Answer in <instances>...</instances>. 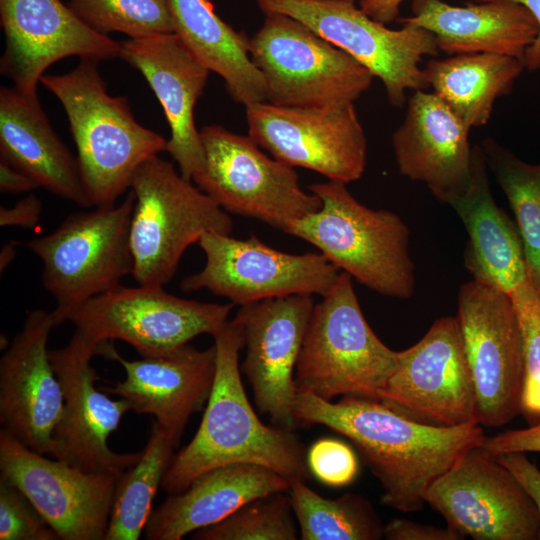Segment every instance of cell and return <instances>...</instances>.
Returning a JSON list of instances; mask_svg holds the SVG:
<instances>
[{"label": "cell", "instance_id": "cell-1", "mask_svg": "<svg viewBox=\"0 0 540 540\" xmlns=\"http://www.w3.org/2000/svg\"><path fill=\"white\" fill-rule=\"evenodd\" d=\"M294 416L298 425H323L349 439L380 482L383 505L401 512L421 510L433 482L485 438L479 424H425L365 397L333 402L298 391Z\"/></svg>", "mask_w": 540, "mask_h": 540}, {"label": "cell", "instance_id": "cell-2", "mask_svg": "<svg viewBox=\"0 0 540 540\" xmlns=\"http://www.w3.org/2000/svg\"><path fill=\"white\" fill-rule=\"evenodd\" d=\"M216 372L200 426L173 459L161 488L186 490L200 475L232 464L266 467L289 481L309 478L305 448L293 430L264 424L253 410L241 379L244 334L234 317L213 337Z\"/></svg>", "mask_w": 540, "mask_h": 540}, {"label": "cell", "instance_id": "cell-3", "mask_svg": "<svg viewBox=\"0 0 540 540\" xmlns=\"http://www.w3.org/2000/svg\"><path fill=\"white\" fill-rule=\"evenodd\" d=\"M98 63L80 59L71 71L40 80L66 113L92 207L116 204L139 166L167 146L163 136L136 120L126 97L108 93Z\"/></svg>", "mask_w": 540, "mask_h": 540}, {"label": "cell", "instance_id": "cell-4", "mask_svg": "<svg viewBox=\"0 0 540 540\" xmlns=\"http://www.w3.org/2000/svg\"><path fill=\"white\" fill-rule=\"evenodd\" d=\"M321 207L296 221L286 233L314 245L340 271L380 295L407 299L415 289L410 231L389 210H373L328 180L309 186Z\"/></svg>", "mask_w": 540, "mask_h": 540}, {"label": "cell", "instance_id": "cell-5", "mask_svg": "<svg viewBox=\"0 0 540 540\" xmlns=\"http://www.w3.org/2000/svg\"><path fill=\"white\" fill-rule=\"evenodd\" d=\"M398 363L366 321L352 277L341 271L314 305L295 370L300 392L332 401L338 396L379 400Z\"/></svg>", "mask_w": 540, "mask_h": 540}, {"label": "cell", "instance_id": "cell-6", "mask_svg": "<svg viewBox=\"0 0 540 540\" xmlns=\"http://www.w3.org/2000/svg\"><path fill=\"white\" fill-rule=\"evenodd\" d=\"M134 205L135 194L129 189L120 204L72 213L52 233L25 243L41 260L42 285L56 301V327L86 301L133 274Z\"/></svg>", "mask_w": 540, "mask_h": 540}, {"label": "cell", "instance_id": "cell-7", "mask_svg": "<svg viewBox=\"0 0 540 540\" xmlns=\"http://www.w3.org/2000/svg\"><path fill=\"white\" fill-rule=\"evenodd\" d=\"M192 182L158 155L134 173L130 243L138 284L164 286L190 245L208 232L231 233L228 212Z\"/></svg>", "mask_w": 540, "mask_h": 540}, {"label": "cell", "instance_id": "cell-8", "mask_svg": "<svg viewBox=\"0 0 540 540\" xmlns=\"http://www.w3.org/2000/svg\"><path fill=\"white\" fill-rule=\"evenodd\" d=\"M250 37L268 102L290 107H337L354 102L374 76L349 54L285 14L267 12Z\"/></svg>", "mask_w": 540, "mask_h": 540}, {"label": "cell", "instance_id": "cell-9", "mask_svg": "<svg viewBox=\"0 0 540 540\" xmlns=\"http://www.w3.org/2000/svg\"><path fill=\"white\" fill-rule=\"evenodd\" d=\"M200 138L205 164L192 181L226 212L286 233L321 207L317 195L302 189L294 168L267 156L249 135L207 125Z\"/></svg>", "mask_w": 540, "mask_h": 540}, {"label": "cell", "instance_id": "cell-10", "mask_svg": "<svg viewBox=\"0 0 540 540\" xmlns=\"http://www.w3.org/2000/svg\"><path fill=\"white\" fill-rule=\"evenodd\" d=\"M264 12L288 15L366 67L384 85L388 101L402 108L407 91L429 86L420 66L423 57L437 56L434 35L419 26L390 29L353 2L332 0H256Z\"/></svg>", "mask_w": 540, "mask_h": 540}, {"label": "cell", "instance_id": "cell-11", "mask_svg": "<svg viewBox=\"0 0 540 540\" xmlns=\"http://www.w3.org/2000/svg\"><path fill=\"white\" fill-rule=\"evenodd\" d=\"M234 304L175 296L160 285L122 284L99 294L68 318L75 329L101 344L121 340L141 358L167 354L193 338L215 336L229 321Z\"/></svg>", "mask_w": 540, "mask_h": 540}, {"label": "cell", "instance_id": "cell-12", "mask_svg": "<svg viewBox=\"0 0 540 540\" xmlns=\"http://www.w3.org/2000/svg\"><path fill=\"white\" fill-rule=\"evenodd\" d=\"M457 318L478 424L506 425L521 412L524 386L522 334L511 295L472 279L459 290Z\"/></svg>", "mask_w": 540, "mask_h": 540}, {"label": "cell", "instance_id": "cell-13", "mask_svg": "<svg viewBox=\"0 0 540 540\" xmlns=\"http://www.w3.org/2000/svg\"><path fill=\"white\" fill-rule=\"evenodd\" d=\"M197 244L205 254V265L185 277L181 289H207L234 305L295 294L324 296L341 272L320 252H282L253 234L237 239L230 234L208 232Z\"/></svg>", "mask_w": 540, "mask_h": 540}, {"label": "cell", "instance_id": "cell-14", "mask_svg": "<svg viewBox=\"0 0 540 540\" xmlns=\"http://www.w3.org/2000/svg\"><path fill=\"white\" fill-rule=\"evenodd\" d=\"M379 400L425 424H478L475 386L457 316L437 319L416 344L398 351L397 367Z\"/></svg>", "mask_w": 540, "mask_h": 540}, {"label": "cell", "instance_id": "cell-15", "mask_svg": "<svg viewBox=\"0 0 540 540\" xmlns=\"http://www.w3.org/2000/svg\"><path fill=\"white\" fill-rule=\"evenodd\" d=\"M248 135L275 159L345 184L360 179L367 139L354 104L290 107L268 101L245 106Z\"/></svg>", "mask_w": 540, "mask_h": 540}, {"label": "cell", "instance_id": "cell-16", "mask_svg": "<svg viewBox=\"0 0 540 540\" xmlns=\"http://www.w3.org/2000/svg\"><path fill=\"white\" fill-rule=\"evenodd\" d=\"M104 343L75 329L65 346L49 350L64 395L50 456L85 472L119 477L139 460L141 452L117 453L108 445L130 406L124 399L113 400L96 388L99 376L91 361L101 355Z\"/></svg>", "mask_w": 540, "mask_h": 540}, {"label": "cell", "instance_id": "cell-17", "mask_svg": "<svg viewBox=\"0 0 540 540\" xmlns=\"http://www.w3.org/2000/svg\"><path fill=\"white\" fill-rule=\"evenodd\" d=\"M426 503L461 537L538 539V509L514 475L481 446L464 453L438 477Z\"/></svg>", "mask_w": 540, "mask_h": 540}, {"label": "cell", "instance_id": "cell-18", "mask_svg": "<svg viewBox=\"0 0 540 540\" xmlns=\"http://www.w3.org/2000/svg\"><path fill=\"white\" fill-rule=\"evenodd\" d=\"M1 479L16 487L62 540H104L118 476L90 473L0 431Z\"/></svg>", "mask_w": 540, "mask_h": 540}, {"label": "cell", "instance_id": "cell-19", "mask_svg": "<svg viewBox=\"0 0 540 540\" xmlns=\"http://www.w3.org/2000/svg\"><path fill=\"white\" fill-rule=\"evenodd\" d=\"M0 22L5 36L0 73L32 98H38L44 72L57 61L120 57L121 42L92 29L61 0H0Z\"/></svg>", "mask_w": 540, "mask_h": 540}, {"label": "cell", "instance_id": "cell-20", "mask_svg": "<svg viewBox=\"0 0 540 540\" xmlns=\"http://www.w3.org/2000/svg\"><path fill=\"white\" fill-rule=\"evenodd\" d=\"M314 305L312 295L295 294L242 305L235 315L246 349L240 369L254 401L273 425L293 431L298 425L294 371Z\"/></svg>", "mask_w": 540, "mask_h": 540}, {"label": "cell", "instance_id": "cell-21", "mask_svg": "<svg viewBox=\"0 0 540 540\" xmlns=\"http://www.w3.org/2000/svg\"><path fill=\"white\" fill-rule=\"evenodd\" d=\"M52 312L34 309L0 359V423L30 449L50 456L64 395L53 369L48 338Z\"/></svg>", "mask_w": 540, "mask_h": 540}, {"label": "cell", "instance_id": "cell-22", "mask_svg": "<svg viewBox=\"0 0 540 540\" xmlns=\"http://www.w3.org/2000/svg\"><path fill=\"white\" fill-rule=\"evenodd\" d=\"M101 355L118 361L123 381L104 392L128 402L130 410L147 414L179 443L190 417L210 396L216 372L215 344L197 349L188 343L161 356L127 360L105 342Z\"/></svg>", "mask_w": 540, "mask_h": 540}, {"label": "cell", "instance_id": "cell-23", "mask_svg": "<svg viewBox=\"0 0 540 540\" xmlns=\"http://www.w3.org/2000/svg\"><path fill=\"white\" fill-rule=\"evenodd\" d=\"M119 58L137 69L154 92L170 128L166 152L178 164L180 173L193 180L205 164L194 108L210 71L176 33L124 40Z\"/></svg>", "mask_w": 540, "mask_h": 540}, {"label": "cell", "instance_id": "cell-24", "mask_svg": "<svg viewBox=\"0 0 540 540\" xmlns=\"http://www.w3.org/2000/svg\"><path fill=\"white\" fill-rule=\"evenodd\" d=\"M406 102L404 119L392 136L398 170L445 202L470 180L471 128L434 92L414 91Z\"/></svg>", "mask_w": 540, "mask_h": 540}, {"label": "cell", "instance_id": "cell-25", "mask_svg": "<svg viewBox=\"0 0 540 540\" xmlns=\"http://www.w3.org/2000/svg\"><path fill=\"white\" fill-rule=\"evenodd\" d=\"M488 169L481 145L473 146L467 186L444 203L468 233L464 263L473 279L511 294L528 276L524 246L517 224L492 196Z\"/></svg>", "mask_w": 540, "mask_h": 540}, {"label": "cell", "instance_id": "cell-26", "mask_svg": "<svg viewBox=\"0 0 540 540\" xmlns=\"http://www.w3.org/2000/svg\"><path fill=\"white\" fill-rule=\"evenodd\" d=\"M397 20L430 31L439 51L449 55L494 53L522 61L539 31L527 8L505 0L464 6L443 0H413L412 16Z\"/></svg>", "mask_w": 540, "mask_h": 540}, {"label": "cell", "instance_id": "cell-27", "mask_svg": "<svg viewBox=\"0 0 540 540\" xmlns=\"http://www.w3.org/2000/svg\"><path fill=\"white\" fill-rule=\"evenodd\" d=\"M0 154L39 187L81 207H92L77 157L51 126L39 98L15 86L0 88Z\"/></svg>", "mask_w": 540, "mask_h": 540}, {"label": "cell", "instance_id": "cell-28", "mask_svg": "<svg viewBox=\"0 0 540 540\" xmlns=\"http://www.w3.org/2000/svg\"><path fill=\"white\" fill-rule=\"evenodd\" d=\"M289 487L287 478L260 465L232 464L212 469L152 511L144 536L148 540H180L222 521L252 500L288 491Z\"/></svg>", "mask_w": 540, "mask_h": 540}, {"label": "cell", "instance_id": "cell-29", "mask_svg": "<svg viewBox=\"0 0 540 540\" xmlns=\"http://www.w3.org/2000/svg\"><path fill=\"white\" fill-rule=\"evenodd\" d=\"M175 32L197 59L225 82L244 106L267 100L265 79L251 59L250 38L215 12L210 0H168Z\"/></svg>", "mask_w": 540, "mask_h": 540}, {"label": "cell", "instance_id": "cell-30", "mask_svg": "<svg viewBox=\"0 0 540 540\" xmlns=\"http://www.w3.org/2000/svg\"><path fill=\"white\" fill-rule=\"evenodd\" d=\"M524 69L515 57L468 53L431 59L423 73L433 92L473 128L488 123L496 100L511 92Z\"/></svg>", "mask_w": 540, "mask_h": 540}, {"label": "cell", "instance_id": "cell-31", "mask_svg": "<svg viewBox=\"0 0 540 540\" xmlns=\"http://www.w3.org/2000/svg\"><path fill=\"white\" fill-rule=\"evenodd\" d=\"M178 442L156 422L139 460L117 479L104 540H138Z\"/></svg>", "mask_w": 540, "mask_h": 540}, {"label": "cell", "instance_id": "cell-32", "mask_svg": "<svg viewBox=\"0 0 540 540\" xmlns=\"http://www.w3.org/2000/svg\"><path fill=\"white\" fill-rule=\"evenodd\" d=\"M302 540H376L383 525L371 504L362 496L346 493L327 499L303 479L290 480L288 490Z\"/></svg>", "mask_w": 540, "mask_h": 540}, {"label": "cell", "instance_id": "cell-33", "mask_svg": "<svg viewBox=\"0 0 540 540\" xmlns=\"http://www.w3.org/2000/svg\"><path fill=\"white\" fill-rule=\"evenodd\" d=\"M481 148L514 212L528 273L540 288V163L523 161L491 138Z\"/></svg>", "mask_w": 540, "mask_h": 540}, {"label": "cell", "instance_id": "cell-34", "mask_svg": "<svg viewBox=\"0 0 540 540\" xmlns=\"http://www.w3.org/2000/svg\"><path fill=\"white\" fill-rule=\"evenodd\" d=\"M288 491L252 500L222 521L193 532L194 540H296Z\"/></svg>", "mask_w": 540, "mask_h": 540}, {"label": "cell", "instance_id": "cell-35", "mask_svg": "<svg viewBox=\"0 0 540 540\" xmlns=\"http://www.w3.org/2000/svg\"><path fill=\"white\" fill-rule=\"evenodd\" d=\"M70 8L92 29L129 38L174 33L168 0H70Z\"/></svg>", "mask_w": 540, "mask_h": 540}, {"label": "cell", "instance_id": "cell-36", "mask_svg": "<svg viewBox=\"0 0 540 540\" xmlns=\"http://www.w3.org/2000/svg\"><path fill=\"white\" fill-rule=\"evenodd\" d=\"M523 343L524 386L521 412L531 424L540 422V288L528 273L510 294Z\"/></svg>", "mask_w": 540, "mask_h": 540}, {"label": "cell", "instance_id": "cell-37", "mask_svg": "<svg viewBox=\"0 0 540 540\" xmlns=\"http://www.w3.org/2000/svg\"><path fill=\"white\" fill-rule=\"evenodd\" d=\"M56 532L13 485L0 478V540H56Z\"/></svg>", "mask_w": 540, "mask_h": 540}, {"label": "cell", "instance_id": "cell-38", "mask_svg": "<svg viewBox=\"0 0 540 540\" xmlns=\"http://www.w3.org/2000/svg\"><path fill=\"white\" fill-rule=\"evenodd\" d=\"M306 461L310 473L330 487L350 484L359 470L357 456L351 447L333 438L315 441L308 450Z\"/></svg>", "mask_w": 540, "mask_h": 540}, {"label": "cell", "instance_id": "cell-39", "mask_svg": "<svg viewBox=\"0 0 540 540\" xmlns=\"http://www.w3.org/2000/svg\"><path fill=\"white\" fill-rule=\"evenodd\" d=\"M481 447L496 457L511 452L540 453V422L483 439Z\"/></svg>", "mask_w": 540, "mask_h": 540}, {"label": "cell", "instance_id": "cell-40", "mask_svg": "<svg viewBox=\"0 0 540 540\" xmlns=\"http://www.w3.org/2000/svg\"><path fill=\"white\" fill-rule=\"evenodd\" d=\"M383 537L388 540H458L462 537L449 528H440L410 521L393 519L383 527Z\"/></svg>", "mask_w": 540, "mask_h": 540}, {"label": "cell", "instance_id": "cell-41", "mask_svg": "<svg viewBox=\"0 0 540 540\" xmlns=\"http://www.w3.org/2000/svg\"><path fill=\"white\" fill-rule=\"evenodd\" d=\"M522 485L534 501L540 517V469L531 462L524 452H511L496 456ZM540 540V528L538 533Z\"/></svg>", "mask_w": 540, "mask_h": 540}, {"label": "cell", "instance_id": "cell-42", "mask_svg": "<svg viewBox=\"0 0 540 540\" xmlns=\"http://www.w3.org/2000/svg\"><path fill=\"white\" fill-rule=\"evenodd\" d=\"M41 213V200L34 194H29L12 207H0V226L32 229L39 224Z\"/></svg>", "mask_w": 540, "mask_h": 540}, {"label": "cell", "instance_id": "cell-43", "mask_svg": "<svg viewBox=\"0 0 540 540\" xmlns=\"http://www.w3.org/2000/svg\"><path fill=\"white\" fill-rule=\"evenodd\" d=\"M39 185L27 174L0 158V191L3 193H28Z\"/></svg>", "mask_w": 540, "mask_h": 540}, {"label": "cell", "instance_id": "cell-44", "mask_svg": "<svg viewBox=\"0 0 540 540\" xmlns=\"http://www.w3.org/2000/svg\"><path fill=\"white\" fill-rule=\"evenodd\" d=\"M476 2L501 1V0H475ZM523 5L534 16L538 23L539 31L533 44L526 50L523 63L529 71L540 70V0H505Z\"/></svg>", "mask_w": 540, "mask_h": 540}, {"label": "cell", "instance_id": "cell-45", "mask_svg": "<svg viewBox=\"0 0 540 540\" xmlns=\"http://www.w3.org/2000/svg\"><path fill=\"white\" fill-rule=\"evenodd\" d=\"M404 0H359V7L371 18L384 24L398 19Z\"/></svg>", "mask_w": 540, "mask_h": 540}, {"label": "cell", "instance_id": "cell-46", "mask_svg": "<svg viewBox=\"0 0 540 540\" xmlns=\"http://www.w3.org/2000/svg\"><path fill=\"white\" fill-rule=\"evenodd\" d=\"M16 254V242L14 240L5 243L0 252V270L3 272L14 260Z\"/></svg>", "mask_w": 540, "mask_h": 540}, {"label": "cell", "instance_id": "cell-47", "mask_svg": "<svg viewBox=\"0 0 540 540\" xmlns=\"http://www.w3.org/2000/svg\"><path fill=\"white\" fill-rule=\"evenodd\" d=\"M332 1H346V2H353V3H355L356 1H359V0H332Z\"/></svg>", "mask_w": 540, "mask_h": 540}]
</instances>
